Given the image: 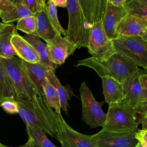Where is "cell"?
<instances>
[{
  "label": "cell",
  "instance_id": "obj_1",
  "mask_svg": "<svg viewBox=\"0 0 147 147\" xmlns=\"http://www.w3.org/2000/svg\"><path fill=\"white\" fill-rule=\"evenodd\" d=\"M18 114L26 125L38 128L57 139L65 123L48 104L45 96L37 95L30 100L16 98Z\"/></svg>",
  "mask_w": 147,
  "mask_h": 147
},
{
  "label": "cell",
  "instance_id": "obj_2",
  "mask_svg": "<svg viewBox=\"0 0 147 147\" xmlns=\"http://www.w3.org/2000/svg\"><path fill=\"white\" fill-rule=\"evenodd\" d=\"M85 66L92 69L100 78L109 76L122 84L136 72L138 67L121 54L116 52L105 59L93 57L79 60L75 67Z\"/></svg>",
  "mask_w": 147,
  "mask_h": 147
},
{
  "label": "cell",
  "instance_id": "obj_3",
  "mask_svg": "<svg viewBox=\"0 0 147 147\" xmlns=\"http://www.w3.org/2000/svg\"><path fill=\"white\" fill-rule=\"evenodd\" d=\"M139 123L137 110L123 101L109 106L102 130L113 132L137 131Z\"/></svg>",
  "mask_w": 147,
  "mask_h": 147
},
{
  "label": "cell",
  "instance_id": "obj_4",
  "mask_svg": "<svg viewBox=\"0 0 147 147\" xmlns=\"http://www.w3.org/2000/svg\"><path fill=\"white\" fill-rule=\"evenodd\" d=\"M3 68L9 76L17 98L30 100L34 98L37 93L20 58L0 57Z\"/></svg>",
  "mask_w": 147,
  "mask_h": 147
},
{
  "label": "cell",
  "instance_id": "obj_5",
  "mask_svg": "<svg viewBox=\"0 0 147 147\" xmlns=\"http://www.w3.org/2000/svg\"><path fill=\"white\" fill-rule=\"evenodd\" d=\"M68 25L64 37L77 45L88 47L90 28L77 0H67Z\"/></svg>",
  "mask_w": 147,
  "mask_h": 147
},
{
  "label": "cell",
  "instance_id": "obj_6",
  "mask_svg": "<svg viewBox=\"0 0 147 147\" xmlns=\"http://www.w3.org/2000/svg\"><path fill=\"white\" fill-rule=\"evenodd\" d=\"M112 40L117 52L138 67L147 69V42L141 37L119 36Z\"/></svg>",
  "mask_w": 147,
  "mask_h": 147
},
{
  "label": "cell",
  "instance_id": "obj_7",
  "mask_svg": "<svg viewBox=\"0 0 147 147\" xmlns=\"http://www.w3.org/2000/svg\"><path fill=\"white\" fill-rule=\"evenodd\" d=\"M79 91L83 121L91 129L98 126L103 127L106 119V114L103 112L102 106L106 102H97L84 81L80 84Z\"/></svg>",
  "mask_w": 147,
  "mask_h": 147
},
{
  "label": "cell",
  "instance_id": "obj_8",
  "mask_svg": "<svg viewBox=\"0 0 147 147\" xmlns=\"http://www.w3.org/2000/svg\"><path fill=\"white\" fill-rule=\"evenodd\" d=\"M87 48L92 57L101 59H105L117 52L113 40L104 30L102 21L94 22L91 25Z\"/></svg>",
  "mask_w": 147,
  "mask_h": 147
},
{
  "label": "cell",
  "instance_id": "obj_9",
  "mask_svg": "<svg viewBox=\"0 0 147 147\" xmlns=\"http://www.w3.org/2000/svg\"><path fill=\"white\" fill-rule=\"evenodd\" d=\"M137 131L113 132L101 130L90 136L94 147H136Z\"/></svg>",
  "mask_w": 147,
  "mask_h": 147
},
{
  "label": "cell",
  "instance_id": "obj_10",
  "mask_svg": "<svg viewBox=\"0 0 147 147\" xmlns=\"http://www.w3.org/2000/svg\"><path fill=\"white\" fill-rule=\"evenodd\" d=\"M47 46L51 61L57 65L63 64L78 48L76 45L59 34L47 42Z\"/></svg>",
  "mask_w": 147,
  "mask_h": 147
},
{
  "label": "cell",
  "instance_id": "obj_11",
  "mask_svg": "<svg viewBox=\"0 0 147 147\" xmlns=\"http://www.w3.org/2000/svg\"><path fill=\"white\" fill-rule=\"evenodd\" d=\"M147 30V20L126 14L116 29L118 36L142 37Z\"/></svg>",
  "mask_w": 147,
  "mask_h": 147
},
{
  "label": "cell",
  "instance_id": "obj_12",
  "mask_svg": "<svg viewBox=\"0 0 147 147\" xmlns=\"http://www.w3.org/2000/svg\"><path fill=\"white\" fill-rule=\"evenodd\" d=\"M141 74L142 70L139 68L122 84L125 94L123 101L136 110L143 100V90L140 80Z\"/></svg>",
  "mask_w": 147,
  "mask_h": 147
},
{
  "label": "cell",
  "instance_id": "obj_13",
  "mask_svg": "<svg viewBox=\"0 0 147 147\" xmlns=\"http://www.w3.org/2000/svg\"><path fill=\"white\" fill-rule=\"evenodd\" d=\"M126 14L125 7L115 6L107 2L102 22L107 36L111 40L118 37L116 34L117 27Z\"/></svg>",
  "mask_w": 147,
  "mask_h": 147
},
{
  "label": "cell",
  "instance_id": "obj_14",
  "mask_svg": "<svg viewBox=\"0 0 147 147\" xmlns=\"http://www.w3.org/2000/svg\"><path fill=\"white\" fill-rule=\"evenodd\" d=\"M90 136L74 130L65 122L57 140L61 147H94Z\"/></svg>",
  "mask_w": 147,
  "mask_h": 147
},
{
  "label": "cell",
  "instance_id": "obj_15",
  "mask_svg": "<svg viewBox=\"0 0 147 147\" xmlns=\"http://www.w3.org/2000/svg\"><path fill=\"white\" fill-rule=\"evenodd\" d=\"M77 1L90 27L94 22L102 21L107 3L106 0H77Z\"/></svg>",
  "mask_w": 147,
  "mask_h": 147
},
{
  "label": "cell",
  "instance_id": "obj_16",
  "mask_svg": "<svg viewBox=\"0 0 147 147\" xmlns=\"http://www.w3.org/2000/svg\"><path fill=\"white\" fill-rule=\"evenodd\" d=\"M100 78L105 102L109 105L119 103L125 100V94L121 83L109 76H103Z\"/></svg>",
  "mask_w": 147,
  "mask_h": 147
},
{
  "label": "cell",
  "instance_id": "obj_17",
  "mask_svg": "<svg viewBox=\"0 0 147 147\" xmlns=\"http://www.w3.org/2000/svg\"><path fill=\"white\" fill-rule=\"evenodd\" d=\"M12 45L21 59L29 63H40L39 56L34 47L17 33L11 38Z\"/></svg>",
  "mask_w": 147,
  "mask_h": 147
},
{
  "label": "cell",
  "instance_id": "obj_18",
  "mask_svg": "<svg viewBox=\"0 0 147 147\" xmlns=\"http://www.w3.org/2000/svg\"><path fill=\"white\" fill-rule=\"evenodd\" d=\"M21 61L36 88L37 95L44 96L43 86L46 79L47 71L49 69L44 67L40 63H29L22 59Z\"/></svg>",
  "mask_w": 147,
  "mask_h": 147
},
{
  "label": "cell",
  "instance_id": "obj_19",
  "mask_svg": "<svg viewBox=\"0 0 147 147\" xmlns=\"http://www.w3.org/2000/svg\"><path fill=\"white\" fill-rule=\"evenodd\" d=\"M23 38L35 49L40 58V63L45 68L55 71L59 65L51 61L47 44L43 42L40 38L34 34H26Z\"/></svg>",
  "mask_w": 147,
  "mask_h": 147
},
{
  "label": "cell",
  "instance_id": "obj_20",
  "mask_svg": "<svg viewBox=\"0 0 147 147\" xmlns=\"http://www.w3.org/2000/svg\"><path fill=\"white\" fill-rule=\"evenodd\" d=\"M46 78L50 84L53 86L57 91L60 99L61 109H62L63 111L67 115L68 107V101L70 99L71 97L75 96L71 86L69 85L63 86L55 75L54 71L51 69L47 70Z\"/></svg>",
  "mask_w": 147,
  "mask_h": 147
},
{
  "label": "cell",
  "instance_id": "obj_21",
  "mask_svg": "<svg viewBox=\"0 0 147 147\" xmlns=\"http://www.w3.org/2000/svg\"><path fill=\"white\" fill-rule=\"evenodd\" d=\"M17 33L12 24H6L0 30V57L10 59L17 56L11 41L13 36Z\"/></svg>",
  "mask_w": 147,
  "mask_h": 147
},
{
  "label": "cell",
  "instance_id": "obj_22",
  "mask_svg": "<svg viewBox=\"0 0 147 147\" xmlns=\"http://www.w3.org/2000/svg\"><path fill=\"white\" fill-rule=\"evenodd\" d=\"M37 20V29L36 34L39 38L48 42L57 34V32L51 23L45 10L34 15Z\"/></svg>",
  "mask_w": 147,
  "mask_h": 147
},
{
  "label": "cell",
  "instance_id": "obj_23",
  "mask_svg": "<svg viewBox=\"0 0 147 147\" xmlns=\"http://www.w3.org/2000/svg\"><path fill=\"white\" fill-rule=\"evenodd\" d=\"M1 11L0 17L3 24L18 21L20 19L33 14L22 4L6 5L0 7Z\"/></svg>",
  "mask_w": 147,
  "mask_h": 147
},
{
  "label": "cell",
  "instance_id": "obj_24",
  "mask_svg": "<svg viewBox=\"0 0 147 147\" xmlns=\"http://www.w3.org/2000/svg\"><path fill=\"white\" fill-rule=\"evenodd\" d=\"M16 98L13 84L0 61V107L4 100Z\"/></svg>",
  "mask_w": 147,
  "mask_h": 147
},
{
  "label": "cell",
  "instance_id": "obj_25",
  "mask_svg": "<svg viewBox=\"0 0 147 147\" xmlns=\"http://www.w3.org/2000/svg\"><path fill=\"white\" fill-rule=\"evenodd\" d=\"M26 128L28 137L33 139L35 147H59L48 139L43 130L29 125H26Z\"/></svg>",
  "mask_w": 147,
  "mask_h": 147
},
{
  "label": "cell",
  "instance_id": "obj_26",
  "mask_svg": "<svg viewBox=\"0 0 147 147\" xmlns=\"http://www.w3.org/2000/svg\"><path fill=\"white\" fill-rule=\"evenodd\" d=\"M43 87L44 96L49 106L57 114H61V106L59 95L56 89L50 84L47 78Z\"/></svg>",
  "mask_w": 147,
  "mask_h": 147
},
{
  "label": "cell",
  "instance_id": "obj_27",
  "mask_svg": "<svg viewBox=\"0 0 147 147\" xmlns=\"http://www.w3.org/2000/svg\"><path fill=\"white\" fill-rule=\"evenodd\" d=\"M45 10L53 27L59 34L65 35V30L60 25L57 17V6L51 0H47L45 4Z\"/></svg>",
  "mask_w": 147,
  "mask_h": 147
},
{
  "label": "cell",
  "instance_id": "obj_28",
  "mask_svg": "<svg viewBox=\"0 0 147 147\" xmlns=\"http://www.w3.org/2000/svg\"><path fill=\"white\" fill-rule=\"evenodd\" d=\"M125 8L127 14L147 20V5L137 0H127Z\"/></svg>",
  "mask_w": 147,
  "mask_h": 147
},
{
  "label": "cell",
  "instance_id": "obj_29",
  "mask_svg": "<svg viewBox=\"0 0 147 147\" xmlns=\"http://www.w3.org/2000/svg\"><path fill=\"white\" fill-rule=\"evenodd\" d=\"M16 28L26 34H36L37 29V20L33 16L25 17L17 21Z\"/></svg>",
  "mask_w": 147,
  "mask_h": 147
},
{
  "label": "cell",
  "instance_id": "obj_30",
  "mask_svg": "<svg viewBox=\"0 0 147 147\" xmlns=\"http://www.w3.org/2000/svg\"><path fill=\"white\" fill-rule=\"evenodd\" d=\"M140 80L143 90V100L141 105L137 109V115H138L139 122H140L143 117L147 114V75L142 72Z\"/></svg>",
  "mask_w": 147,
  "mask_h": 147
},
{
  "label": "cell",
  "instance_id": "obj_31",
  "mask_svg": "<svg viewBox=\"0 0 147 147\" xmlns=\"http://www.w3.org/2000/svg\"><path fill=\"white\" fill-rule=\"evenodd\" d=\"M22 4L33 15L45 10V4L42 0H22Z\"/></svg>",
  "mask_w": 147,
  "mask_h": 147
},
{
  "label": "cell",
  "instance_id": "obj_32",
  "mask_svg": "<svg viewBox=\"0 0 147 147\" xmlns=\"http://www.w3.org/2000/svg\"><path fill=\"white\" fill-rule=\"evenodd\" d=\"M1 107L6 113L14 114L18 113V106L15 99H8L4 100L1 105Z\"/></svg>",
  "mask_w": 147,
  "mask_h": 147
},
{
  "label": "cell",
  "instance_id": "obj_33",
  "mask_svg": "<svg viewBox=\"0 0 147 147\" xmlns=\"http://www.w3.org/2000/svg\"><path fill=\"white\" fill-rule=\"evenodd\" d=\"M135 137L143 147H147V130H138L136 133Z\"/></svg>",
  "mask_w": 147,
  "mask_h": 147
},
{
  "label": "cell",
  "instance_id": "obj_34",
  "mask_svg": "<svg viewBox=\"0 0 147 147\" xmlns=\"http://www.w3.org/2000/svg\"><path fill=\"white\" fill-rule=\"evenodd\" d=\"M22 0H1L0 7L6 5L22 4Z\"/></svg>",
  "mask_w": 147,
  "mask_h": 147
},
{
  "label": "cell",
  "instance_id": "obj_35",
  "mask_svg": "<svg viewBox=\"0 0 147 147\" xmlns=\"http://www.w3.org/2000/svg\"><path fill=\"white\" fill-rule=\"evenodd\" d=\"M107 2L118 7H125L127 0H106Z\"/></svg>",
  "mask_w": 147,
  "mask_h": 147
},
{
  "label": "cell",
  "instance_id": "obj_36",
  "mask_svg": "<svg viewBox=\"0 0 147 147\" xmlns=\"http://www.w3.org/2000/svg\"><path fill=\"white\" fill-rule=\"evenodd\" d=\"M0 147H13V146H6V145H5L0 143ZM18 147H35V146H34V144L33 139L31 138L30 137H28V141L24 145L20 146H18Z\"/></svg>",
  "mask_w": 147,
  "mask_h": 147
},
{
  "label": "cell",
  "instance_id": "obj_37",
  "mask_svg": "<svg viewBox=\"0 0 147 147\" xmlns=\"http://www.w3.org/2000/svg\"><path fill=\"white\" fill-rule=\"evenodd\" d=\"M56 6L61 7H65L67 5V0H51Z\"/></svg>",
  "mask_w": 147,
  "mask_h": 147
},
{
  "label": "cell",
  "instance_id": "obj_38",
  "mask_svg": "<svg viewBox=\"0 0 147 147\" xmlns=\"http://www.w3.org/2000/svg\"><path fill=\"white\" fill-rule=\"evenodd\" d=\"M142 124V129H145V130H147V114H145L143 118H142V119L141 120L140 122Z\"/></svg>",
  "mask_w": 147,
  "mask_h": 147
},
{
  "label": "cell",
  "instance_id": "obj_39",
  "mask_svg": "<svg viewBox=\"0 0 147 147\" xmlns=\"http://www.w3.org/2000/svg\"><path fill=\"white\" fill-rule=\"evenodd\" d=\"M141 37H142V38L143 40H144L145 41H146L147 42V30H146V32L145 33V34L143 35V36Z\"/></svg>",
  "mask_w": 147,
  "mask_h": 147
},
{
  "label": "cell",
  "instance_id": "obj_40",
  "mask_svg": "<svg viewBox=\"0 0 147 147\" xmlns=\"http://www.w3.org/2000/svg\"><path fill=\"white\" fill-rule=\"evenodd\" d=\"M137 1H139L140 2L143 3V4L147 5V0H137Z\"/></svg>",
  "mask_w": 147,
  "mask_h": 147
},
{
  "label": "cell",
  "instance_id": "obj_41",
  "mask_svg": "<svg viewBox=\"0 0 147 147\" xmlns=\"http://www.w3.org/2000/svg\"><path fill=\"white\" fill-rule=\"evenodd\" d=\"M6 24H3V23H2V22H0V30L6 25Z\"/></svg>",
  "mask_w": 147,
  "mask_h": 147
},
{
  "label": "cell",
  "instance_id": "obj_42",
  "mask_svg": "<svg viewBox=\"0 0 147 147\" xmlns=\"http://www.w3.org/2000/svg\"><path fill=\"white\" fill-rule=\"evenodd\" d=\"M142 74L147 75V69H144L143 70H142Z\"/></svg>",
  "mask_w": 147,
  "mask_h": 147
},
{
  "label": "cell",
  "instance_id": "obj_43",
  "mask_svg": "<svg viewBox=\"0 0 147 147\" xmlns=\"http://www.w3.org/2000/svg\"><path fill=\"white\" fill-rule=\"evenodd\" d=\"M136 147H143L142 146V145L140 144V142H138L137 143V144L136 145Z\"/></svg>",
  "mask_w": 147,
  "mask_h": 147
},
{
  "label": "cell",
  "instance_id": "obj_44",
  "mask_svg": "<svg viewBox=\"0 0 147 147\" xmlns=\"http://www.w3.org/2000/svg\"><path fill=\"white\" fill-rule=\"evenodd\" d=\"M42 1H43V2H44V3H46V2H47V0H42Z\"/></svg>",
  "mask_w": 147,
  "mask_h": 147
},
{
  "label": "cell",
  "instance_id": "obj_45",
  "mask_svg": "<svg viewBox=\"0 0 147 147\" xmlns=\"http://www.w3.org/2000/svg\"><path fill=\"white\" fill-rule=\"evenodd\" d=\"M1 10H0V16H1Z\"/></svg>",
  "mask_w": 147,
  "mask_h": 147
},
{
  "label": "cell",
  "instance_id": "obj_46",
  "mask_svg": "<svg viewBox=\"0 0 147 147\" xmlns=\"http://www.w3.org/2000/svg\"><path fill=\"white\" fill-rule=\"evenodd\" d=\"M1 0H0V4H1Z\"/></svg>",
  "mask_w": 147,
  "mask_h": 147
}]
</instances>
